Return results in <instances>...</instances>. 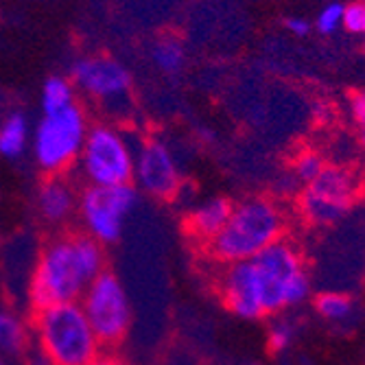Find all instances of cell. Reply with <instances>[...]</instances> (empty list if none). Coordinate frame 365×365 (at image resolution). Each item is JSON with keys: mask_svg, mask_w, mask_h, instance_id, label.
I'll return each instance as SVG.
<instances>
[{"mask_svg": "<svg viewBox=\"0 0 365 365\" xmlns=\"http://www.w3.org/2000/svg\"><path fill=\"white\" fill-rule=\"evenodd\" d=\"M108 269L106 247L83 232H61L40 252L29 282L33 309L79 302L88 287Z\"/></svg>", "mask_w": 365, "mask_h": 365, "instance_id": "cell-1", "label": "cell"}, {"mask_svg": "<svg viewBox=\"0 0 365 365\" xmlns=\"http://www.w3.org/2000/svg\"><path fill=\"white\" fill-rule=\"evenodd\" d=\"M284 232L287 215L276 199L269 195H250L232 204L223 230L206 245V252L219 267H227L256 258L284 239Z\"/></svg>", "mask_w": 365, "mask_h": 365, "instance_id": "cell-2", "label": "cell"}, {"mask_svg": "<svg viewBox=\"0 0 365 365\" xmlns=\"http://www.w3.org/2000/svg\"><path fill=\"white\" fill-rule=\"evenodd\" d=\"M250 262L264 317L302 307L311 297L307 258L295 243L280 239Z\"/></svg>", "mask_w": 365, "mask_h": 365, "instance_id": "cell-3", "label": "cell"}, {"mask_svg": "<svg viewBox=\"0 0 365 365\" xmlns=\"http://www.w3.org/2000/svg\"><path fill=\"white\" fill-rule=\"evenodd\" d=\"M31 328L48 365H86L103 348L79 302L38 309Z\"/></svg>", "mask_w": 365, "mask_h": 365, "instance_id": "cell-4", "label": "cell"}, {"mask_svg": "<svg viewBox=\"0 0 365 365\" xmlns=\"http://www.w3.org/2000/svg\"><path fill=\"white\" fill-rule=\"evenodd\" d=\"M88 131L90 123L79 103L63 112L42 114V120L33 129L31 138V153L38 169L46 173V178H53L63 175L71 167H75Z\"/></svg>", "mask_w": 365, "mask_h": 365, "instance_id": "cell-5", "label": "cell"}, {"mask_svg": "<svg viewBox=\"0 0 365 365\" xmlns=\"http://www.w3.org/2000/svg\"><path fill=\"white\" fill-rule=\"evenodd\" d=\"M138 145L131 143L125 131L98 123L90 125L88 138L77 160L81 178L88 186H125L134 180Z\"/></svg>", "mask_w": 365, "mask_h": 365, "instance_id": "cell-6", "label": "cell"}, {"mask_svg": "<svg viewBox=\"0 0 365 365\" xmlns=\"http://www.w3.org/2000/svg\"><path fill=\"white\" fill-rule=\"evenodd\" d=\"M363 192V180L339 164L328 167L297 195V215L313 227H328L341 221Z\"/></svg>", "mask_w": 365, "mask_h": 365, "instance_id": "cell-7", "label": "cell"}, {"mask_svg": "<svg viewBox=\"0 0 365 365\" xmlns=\"http://www.w3.org/2000/svg\"><path fill=\"white\" fill-rule=\"evenodd\" d=\"M138 202V190L125 186H86L79 192L77 219L86 237L98 245H114L120 237L129 215Z\"/></svg>", "mask_w": 365, "mask_h": 365, "instance_id": "cell-8", "label": "cell"}, {"mask_svg": "<svg viewBox=\"0 0 365 365\" xmlns=\"http://www.w3.org/2000/svg\"><path fill=\"white\" fill-rule=\"evenodd\" d=\"M94 335L103 348L123 344L131 328V302L125 284L116 274L106 269L79 300Z\"/></svg>", "mask_w": 365, "mask_h": 365, "instance_id": "cell-9", "label": "cell"}, {"mask_svg": "<svg viewBox=\"0 0 365 365\" xmlns=\"http://www.w3.org/2000/svg\"><path fill=\"white\" fill-rule=\"evenodd\" d=\"M182 171L171 147L160 138H147L136 149L131 186L151 199L171 202L182 190Z\"/></svg>", "mask_w": 365, "mask_h": 365, "instance_id": "cell-10", "label": "cell"}, {"mask_svg": "<svg viewBox=\"0 0 365 365\" xmlns=\"http://www.w3.org/2000/svg\"><path fill=\"white\" fill-rule=\"evenodd\" d=\"M71 81L77 90L98 103H118L129 94L131 75L125 66L112 57L90 55L73 63Z\"/></svg>", "mask_w": 365, "mask_h": 365, "instance_id": "cell-11", "label": "cell"}, {"mask_svg": "<svg viewBox=\"0 0 365 365\" xmlns=\"http://www.w3.org/2000/svg\"><path fill=\"white\" fill-rule=\"evenodd\" d=\"M217 289L223 300V307L235 317L245 322H256L264 317L250 260L221 267Z\"/></svg>", "mask_w": 365, "mask_h": 365, "instance_id": "cell-12", "label": "cell"}, {"mask_svg": "<svg viewBox=\"0 0 365 365\" xmlns=\"http://www.w3.org/2000/svg\"><path fill=\"white\" fill-rule=\"evenodd\" d=\"M77 206H79V192L66 175H53L40 184L36 208L44 223L53 227H63L77 217Z\"/></svg>", "mask_w": 365, "mask_h": 365, "instance_id": "cell-13", "label": "cell"}, {"mask_svg": "<svg viewBox=\"0 0 365 365\" xmlns=\"http://www.w3.org/2000/svg\"><path fill=\"white\" fill-rule=\"evenodd\" d=\"M232 212V202L225 197H208L190 206L186 215V230L192 241L208 245L223 230L227 217Z\"/></svg>", "mask_w": 365, "mask_h": 365, "instance_id": "cell-14", "label": "cell"}, {"mask_svg": "<svg viewBox=\"0 0 365 365\" xmlns=\"http://www.w3.org/2000/svg\"><path fill=\"white\" fill-rule=\"evenodd\" d=\"M33 129L22 112H9L0 120V155L7 160H20L31 149Z\"/></svg>", "mask_w": 365, "mask_h": 365, "instance_id": "cell-15", "label": "cell"}, {"mask_svg": "<svg viewBox=\"0 0 365 365\" xmlns=\"http://www.w3.org/2000/svg\"><path fill=\"white\" fill-rule=\"evenodd\" d=\"M77 103V88L71 79L61 75H53L42 86V112L55 114L63 112Z\"/></svg>", "mask_w": 365, "mask_h": 365, "instance_id": "cell-16", "label": "cell"}, {"mask_svg": "<svg viewBox=\"0 0 365 365\" xmlns=\"http://www.w3.org/2000/svg\"><path fill=\"white\" fill-rule=\"evenodd\" d=\"M313 309L328 324H346L354 315V300L341 291H324L313 300Z\"/></svg>", "mask_w": 365, "mask_h": 365, "instance_id": "cell-17", "label": "cell"}, {"mask_svg": "<svg viewBox=\"0 0 365 365\" xmlns=\"http://www.w3.org/2000/svg\"><path fill=\"white\" fill-rule=\"evenodd\" d=\"M151 59L164 75H178L184 68L186 55H184V48L178 40L164 38V40L153 44Z\"/></svg>", "mask_w": 365, "mask_h": 365, "instance_id": "cell-18", "label": "cell"}, {"mask_svg": "<svg viewBox=\"0 0 365 365\" xmlns=\"http://www.w3.org/2000/svg\"><path fill=\"white\" fill-rule=\"evenodd\" d=\"M24 346H26L24 324L16 315L3 311V315H0V352L18 354L24 350Z\"/></svg>", "mask_w": 365, "mask_h": 365, "instance_id": "cell-19", "label": "cell"}, {"mask_svg": "<svg viewBox=\"0 0 365 365\" xmlns=\"http://www.w3.org/2000/svg\"><path fill=\"white\" fill-rule=\"evenodd\" d=\"M297 337V324L287 317V315H274V322L269 324V330H267V344H269V350L272 352H284L293 346Z\"/></svg>", "mask_w": 365, "mask_h": 365, "instance_id": "cell-20", "label": "cell"}, {"mask_svg": "<svg viewBox=\"0 0 365 365\" xmlns=\"http://www.w3.org/2000/svg\"><path fill=\"white\" fill-rule=\"evenodd\" d=\"M328 167L326 160L317 151H302L293 160V175L302 186L311 184L324 169Z\"/></svg>", "mask_w": 365, "mask_h": 365, "instance_id": "cell-21", "label": "cell"}, {"mask_svg": "<svg viewBox=\"0 0 365 365\" xmlns=\"http://www.w3.org/2000/svg\"><path fill=\"white\" fill-rule=\"evenodd\" d=\"M341 18H344V7L341 5H328L317 18V29L322 33H333L341 24Z\"/></svg>", "mask_w": 365, "mask_h": 365, "instance_id": "cell-22", "label": "cell"}, {"mask_svg": "<svg viewBox=\"0 0 365 365\" xmlns=\"http://www.w3.org/2000/svg\"><path fill=\"white\" fill-rule=\"evenodd\" d=\"M344 26L352 33H363V24H365V5H350L344 7V18H341Z\"/></svg>", "mask_w": 365, "mask_h": 365, "instance_id": "cell-23", "label": "cell"}, {"mask_svg": "<svg viewBox=\"0 0 365 365\" xmlns=\"http://www.w3.org/2000/svg\"><path fill=\"white\" fill-rule=\"evenodd\" d=\"M350 112H352V118L361 127H365V90L352 94V98H350Z\"/></svg>", "mask_w": 365, "mask_h": 365, "instance_id": "cell-24", "label": "cell"}, {"mask_svg": "<svg viewBox=\"0 0 365 365\" xmlns=\"http://www.w3.org/2000/svg\"><path fill=\"white\" fill-rule=\"evenodd\" d=\"M86 365H127L120 356L112 354V352H98L92 361H88Z\"/></svg>", "mask_w": 365, "mask_h": 365, "instance_id": "cell-25", "label": "cell"}, {"mask_svg": "<svg viewBox=\"0 0 365 365\" xmlns=\"http://www.w3.org/2000/svg\"><path fill=\"white\" fill-rule=\"evenodd\" d=\"M287 24L293 33H297V36H307V33L311 31V24L307 20H300V18H291Z\"/></svg>", "mask_w": 365, "mask_h": 365, "instance_id": "cell-26", "label": "cell"}, {"mask_svg": "<svg viewBox=\"0 0 365 365\" xmlns=\"http://www.w3.org/2000/svg\"><path fill=\"white\" fill-rule=\"evenodd\" d=\"M359 143H361V147H363V151H365V127L361 129V136H359Z\"/></svg>", "mask_w": 365, "mask_h": 365, "instance_id": "cell-27", "label": "cell"}, {"mask_svg": "<svg viewBox=\"0 0 365 365\" xmlns=\"http://www.w3.org/2000/svg\"><path fill=\"white\" fill-rule=\"evenodd\" d=\"M33 365H48V363H46L44 359H38V361H36V363H33Z\"/></svg>", "mask_w": 365, "mask_h": 365, "instance_id": "cell-28", "label": "cell"}, {"mask_svg": "<svg viewBox=\"0 0 365 365\" xmlns=\"http://www.w3.org/2000/svg\"><path fill=\"white\" fill-rule=\"evenodd\" d=\"M0 365H7V363H5V361H3V359H0Z\"/></svg>", "mask_w": 365, "mask_h": 365, "instance_id": "cell-29", "label": "cell"}, {"mask_svg": "<svg viewBox=\"0 0 365 365\" xmlns=\"http://www.w3.org/2000/svg\"><path fill=\"white\" fill-rule=\"evenodd\" d=\"M363 33H365V24H363Z\"/></svg>", "mask_w": 365, "mask_h": 365, "instance_id": "cell-30", "label": "cell"}, {"mask_svg": "<svg viewBox=\"0 0 365 365\" xmlns=\"http://www.w3.org/2000/svg\"><path fill=\"white\" fill-rule=\"evenodd\" d=\"M0 315H3V309H0Z\"/></svg>", "mask_w": 365, "mask_h": 365, "instance_id": "cell-31", "label": "cell"}, {"mask_svg": "<svg viewBox=\"0 0 365 365\" xmlns=\"http://www.w3.org/2000/svg\"><path fill=\"white\" fill-rule=\"evenodd\" d=\"M252 365H256V363H252Z\"/></svg>", "mask_w": 365, "mask_h": 365, "instance_id": "cell-32", "label": "cell"}]
</instances>
